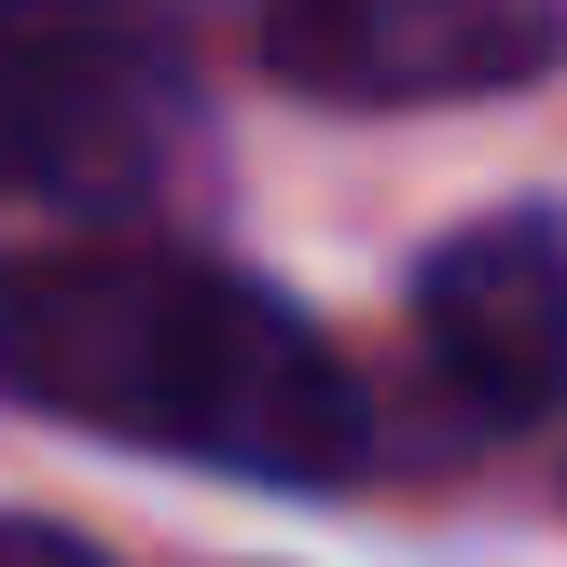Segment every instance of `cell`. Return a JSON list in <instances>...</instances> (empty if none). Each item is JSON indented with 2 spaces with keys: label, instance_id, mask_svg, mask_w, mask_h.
<instances>
[{
  "label": "cell",
  "instance_id": "obj_3",
  "mask_svg": "<svg viewBox=\"0 0 567 567\" xmlns=\"http://www.w3.org/2000/svg\"><path fill=\"white\" fill-rule=\"evenodd\" d=\"M567 55V28L540 0H305L264 28V70L347 111H402V97H471V83H540Z\"/></svg>",
  "mask_w": 567,
  "mask_h": 567
},
{
  "label": "cell",
  "instance_id": "obj_1",
  "mask_svg": "<svg viewBox=\"0 0 567 567\" xmlns=\"http://www.w3.org/2000/svg\"><path fill=\"white\" fill-rule=\"evenodd\" d=\"M0 388L249 485H347L360 388L277 291L166 249H42L0 277Z\"/></svg>",
  "mask_w": 567,
  "mask_h": 567
},
{
  "label": "cell",
  "instance_id": "obj_5",
  "mask_svg": "<svg viewBox=\"0 0 567 567\" xmlns=\"http://www.w3.org/2000/svg\"><path fill=\"white\" fill-rule=\"evenodd\" d=\"M0 567H111V554H83L70 526H28V513H0Z\"/></svg>",
  "mask_w": 567,
  "mask_h": 567
},
{
  "label": "cell",
  "instance_id": "obj_4",
  "mask_svg": "<svg viewBox=\"0 0 567 567\" xmlns=\"http://www.w3.org/2000/svg\"><path fill=\"white\" fill-rule=\"evenodd\" d=\"M415 332L471 415H554L567 402V236L540 208L457 221L415 264Z\"/></svg>",
  "mask_w": 567,
  "mask_h": 567
},
{
  "label": "cell",
  "instance_id": "obj_2",
  "mask_svg": "<svg viewBox=\"0 0 567 567\" xmlns=\"http://www.w3.org/2000/svg\"><path fill=\"white\" fill-rule=\"evenodd\" d=\"M166 153V70L83 28H0V194L125 208Z\"/></svg>",
  "mask_w": 567,
  "mask_h": 567
}]
</instances>
